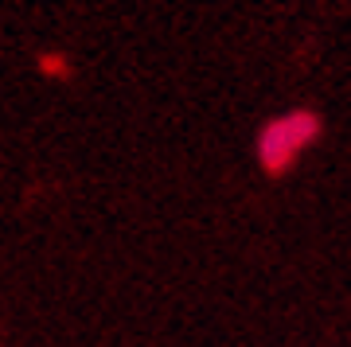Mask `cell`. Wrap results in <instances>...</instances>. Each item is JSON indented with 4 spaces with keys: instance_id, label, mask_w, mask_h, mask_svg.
I'll list each match as a JSON object with an SVG mask.
<instances>
[{
    "instance_id": "1",
    "label": "cell",
    "mask_w": 351,
    "mask_h": 347,
    "mask_svg": "<svg viewBox=\"0 0 351 347\" xmlns=\"http://www.w3.org/2000/svg\"><path fill=\"white\" fill-rule=\"evenodd\" d=\"M316 136H320V117H316L313 110L281 113V117H274V121L258 133V164H262L269 176L289 172Z\"/></svg>"
}]
</instances>
